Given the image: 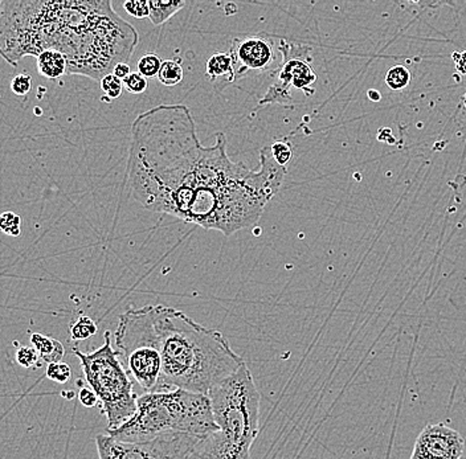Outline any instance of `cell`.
Segmentation results:
<instances>
[{
  "label": "cell",
  "instance_id": "obj_1",
  "mask_svg": "<svg viewBox=\"0 0 466 459\" xmlns=\"http://www.w3.org/2000/svg\"><path fill=\"white\" fill-rule=\"evenodd\" d=\"M215 137L214 146H203L185 105L140 113L131 126L127 163L129 183L140 205L225 236L253 227L280 191L286 167L264 147L260 167L249 169L230 159L223 133Z\"/></svg>",
  "mask_w": 466,
  "mask_h": 459
},
{
  "label": "cell",
  "instance_id": "obj_2",
  "mask_svg": "<svg viewBox=\"0 0 466 459\" xmlns=\"http://www.w3.org/2000/svg\"><path fill=\"white\" fill-rule=\"evenodd\" d=\"M137 44L109 0H0V56L12 66L52 49L66 59V75L101 81Z\"/></svg>",
  "mask_w": 466,
  "mask_h": 459
},
{
  "label": "cell",
  "instance_id": "obj_3",
  "mask_svg": "<svg viewBox=\"0 0 466 459\" xmlns=\"http://www.w3.org/2000/svg\"><path fill=\"white\" fill-rule=\"evenodd\" d=\"M154 321L162 360L156 392L183 389L207 396L245 364L221 331L204 327L180 310L156 305Z\"/></svg>",
  "mask_w": 466,
  "mask_h": 459
},
{
  "label": "cell",
  "instance_id": "obj_4",
  "mask_svg": "<svg viewBox=\"0 0 466 459\" xmlns=\"http://www.w3.org/2000/svg\"><path fill=\"white\" fill-rule=\"evenodd\" d=\"M218 430L208 396L175 389L142 395L136 414L122 427L106 431L118 441L136 442L171 433L205 438Z\"/></svg>",
  "mask_w": 466,
  "mask_h": 459
},
{
  "label": "cell",
  "instance_id": "obj_5",
  "mask_svg": "<svg viewBox=\"0 0 466 459\" xmlns=\"http://www.w3.org/2000/svg\"><path fill=\"white\" fill-rule=\"evenodd\" d=\"M104 337L105 343L93 353H81L75 347L73 353L80 360L86 383L98 397L101 412L106 415L108 430H114L136 414L138 397L133 389V380L113 350L110 331Z\"/></svg>",
  "mask_w": 466,
  "mask_h": 459
},
{
  "label": "cell",
  "instance_id": "obj_6",
  "mask_svg": "<svg viewBox=\"0 0 466 459\" xmlns=\"http://www.w3.org/2000/svg\"><path fill=\"white\" fill-rule=\"evenodd\" d=\"M214 421L236 444L252 447L260 430L261 395L247 363L208 392Z\"/></svg>",
  "mask_w": 466,
  "mask_h": 459
},
{
  "label": "cell",
  "instance_id": "obj_7",
  "mask_svg": "<svg viewBox=\"0 0 466 459\" xmlns=\"http://www.w3.org/2000/svg\"><path fill=\"white\" fill-rule=\"evenodd\" d=\"M117 353L130 379L145 393L156 392L160 377L162 360L159 337L154 321V305L130 307L120 315L114 332Z\"/></svg>",
  "mask_w": 466,
  "mask_h": 459
},
{
  "label": "cell",
  "instance_id": "obj_8",
  "mask_svg": "<svg viewBox=\"0 0 466 459\" xmlns=\"http://www.w3.org/2000/svg\"><path fill=\"white\" fill-rule=\"evenodd\" d=\"M282 65L274 73V81L269 86L264 97L259 101V106L279 104L282 106L295 105L292 89L304 92L306 97L315 93L317 75L311 68L310 46L290 43L285 39L280 40Z\"/></svg>",
  "mask_w": 466,
  "mask_h": 459
},
{
  "label": "cell",
  "instance_id": "obj_9",
  "mask_svg": "<svg viewBox=\"0 0 466 459\" xmlns=\"http://www.w3.org/2000/svg\"><path fill=\"white\" fill-rule=\"evenodd\" d=\"M201 440L171 433L147 441L124 442L109 434H98L95 446L100 459H187Z\"/></svg>",
  "mask_w": 466,
  "mask_h": 459
},
{
  "label": "cell",
  "instance_id": "obj_10",
  "mask_svg": "<svg viewBox=\"0 0 466 459\" xmlns=\"http://www.w3.org/2000/svg\"><path fill=\"white\" fill-rule=\"evenodd\" d=\"M281 37L259 33L234 37L231 41L230 57L234 71V82L265 73L274 75L282 65Z\"/></svg>",
  "mask_w": 466,
  "mask_h": 459
},
{
  "label": "cell",
  "instance_id": "obj_11",
  "mask_svg": "<svg viewBox=\"0 0 466 459\" xmlns=\"http://www.w3.org/2000/svg\"><path fill=\"white\" fill-rule=\"evenodd\" d=\"M415 446L436 459H460L465 441L457 430L440 422L422 429Z\"/></svg>",
  "mask_w": 466,
  "mask_h": 459
},
{
  "label": "cell",
  "instance_id": "obj_12",
  "mask_svg": "<svg viewBox=\"0 0 466 459\" xmlns=\"http://www.w3.org/2000/svg\"><path fill=\"white\" fill-rule=\"evenodd\" d=\"M250 447L236 444L220 430L201 440L187 459H249Z\"/></svg>",
  "mask_w": 466,
  "mask_h": 459
},
{
  "label": "cell",
  "instance_id": "obj_13",
  "mask_svg": "<svg viewBox=\"0 0 466 459\" xmlns=\"http://www.w3.org/2000/svg\"><path fill=\"white\" fill-rule=\"evenodd\" d=\"M205 75L218 93L234 84V71L230 55L224 52L214 53L205 65Z\"/></svg>",
  "mask_w": 466,
  "mask_h": 459
},
{
  "label": "cell",
  "instance_id": "obj_14",
  "mask_svg": "<svg viewBox=\"0 0 466 459\" xmlns=\"http://www.w3.org/2000/svg\"><path fill=\"white\" fill-rule=\"evenodd\" d=\"M31 344L39 353L40 360L47 364L60 363L65 355V348L62 341L53 337H46L41 334H32Z\"/></svg>",
  "mask_w": 466,
  "mask_h": 459
},
{
  "label": "cell",
  "instance_id": "obj_15",
  "mask_svg": "<svg viewBox=\"0 0 466 459\" xmlns=\"http://www.w3.org/2000/svg\"><path fill=\"white\" fill-rule=\"evenodd\" d=\"M36 60H37L39 73L46 78L55 79V78L66 75V69H68L66 59L57 50H52V49L44 50L36 57Z\"/></svg>",
  "mask_w": 466,
  "mask_h": 459
},
{
  "label": "cell",
  "instance_id": "obj_16",
  "mask_svg": "<svg viewBox=\"0 0 466 459\" xmlns=\"http://www.w3.org/2000/svg\"><path fill=\"white\" fill-rule=\"evenodd\" d=\"M186 6V1H180V0H176V1L150 0L149 1V8H150L149 19L154 26L165 24L170 17L178 14Z\"/></svg>",
  "mask_w": 466,
  "mask_h": 459
},
{
  "label": "cell",
  "instance_id": "obj_17",
  "mask_svg": "<svg viewBox=\"0 0 466 459\" xmlns=\"http://www.w3.org/2000/svg\"><path fill=\"white\" fill-rule=\"evenodd\" d=\"M183 66H182V60L180 59H172V60H166L162 62L158 79L166 85V86H175L179 85L183 79Z\"/></svg>",
  "mask_w": 466,
  "mask_h": 459
},
{
  "label": "cell",
  "instance_id": "obj_18",
  "mask_svg": "<svg viewBox=\"0 0 466 459\" xmlns=\"http://www.w3.org/2000/svg\"><path fill=\"white\" fill-rule=\"evenodd\" d=\"M97 324L95 321L89 318V317H80L77 321H75L71 326V337L72 340L76 341H81V340H86L89 337H94L97 332Z\"/></svg>",
  "mask_w": 466,
  "mask_h": 459
},
{
  "label": "cell",
  "instance_id": "obj_19",
  "mask_svg": "<svg viewBox=\"0 0 466 459\" xmlns=\"http://www.w3.org/2000/svg\"><path fill=\"white\" fill-rule=\"evenodd\" d=\"M411 81V73L403 65H395L386 75V84L392 91H402L408 86Z\"/></svg>",
  "mask_w": 466,
  "mask_h": 459
},
{
  "label": "cell",
  "instance_id": "obj_20",
  "mask_svg": "<svg viewBox=\"0 0 466 459\" xmlns=\"http://www.w3.org/2000/svg\"><path fill=\"white\" fill-rule=\"evenodd\" d=\"M21 230V217L12 211H6L0 214V232L7 236L17 237Z\"/></svg>",
  "mask_w": 466,
  "mask_h": 459
},
{
  "label": "cell",
  "instance_id": "obj_21",
  "mask_svg": "<svg viewBox=\"0 0 466 459\" xmlns=\"http://www.w3.org/2000/svg\"><path fill=\"white\" fill-rule=\"evenodd\" d=\"M162 62L160 57L156 53H146L138 62V73L146 78L158 77Z\"/></svg>",
  "mask_w": 466,
  "mask_h": 459
},
{
  "label": "cell",
  "instance_id": "obj_22",
  "mask_svg": "<svg viewBox=\"0 0 466 459\" xmlns=\"http://www.w3.org/2000/svg\"><path fill=\"white\" fill-rule=\"evenodd\" d=\"M101 85V91L106 95L105 101H111V100H117L124 91V82L122 79H120L118 77L114 76L113 73L104 77L100 81Z\"/></svg>",
  "mask_w": 466,
  "mask_h": 459
},
{
  "label": "cell",
  "instance_id": "obj_23",
  "mask_svg": "<svg viewBox=\"0 0 466 459\" xmlns=\"http://www.w3.org/2000/svg\"><path fill=\"white\" fill-rule=\"evenodd\" d=\"M46 376L50 382L57 384H66L72 379V369L66 363H52L48 364Z\"/></svg>",
  "mask_w": 466,
  "mask_h": 459
},
{
  "label": "cell",
  "instance_id": "obj_24",
  "mask_svg": "<svg viewBox=\"0 0 466 459\" xmlns=\"http://www.w3.org/2000/svg\"><path fill=\"white\" fill-rule=\"evenodd\" d=\"M122 82H124V88L126 89V92H129L130 94H142V93L147 91V85H149L147 78L142 76L138 72L130 73Z\"/></svg>",
  "mask_w": 466,
  "mask_h": 459
},
{
  "label": "cell",
  "instance_id": "obj_25",
  "mask_svg": "<svg viewBox=\"0 0 466 459\" xmlns=\"http://www.w3.org/2000/svg\"><path fill=\"white\" fill-rule=\"evenodd\" d=\"M40 360L39 353L33 347H20L16 351V362L20 367L33 368L37 366V362Z\"/></svg>",
  "mask_w": 466,
  "mask_h": 459
},
{
  "label": "cell",
  "instance_id": "obj_26",
  "mask_svg": "<svg viewBox=\"0 0 466 459\" xmlns=\"http://www.w3.org/2000/svg\"><path fill=\"white\" fill-rule=\"evenodd\" d=\"M270 150H272V155H273L274 160L282 167H285L290 162V159L293 156V150H292L290 144L286 143V142H276V143H273L270 146Z\"/></svg>",
  "mask_w": 466,
  "mask_h": 459
},
{
  "label": "cell",
  "instance_id": "obj_27",
  "mask_svg": "<svg viewBox=\"0 0 466 459\" xmlns=\"http://www.w3.org/2000/svg\"><path fill=\"white\" fill-rule=\"evenodd\" d=\"M124 11L133 17L145 19L150 15L149 1L146 0H127L124 3Z\"/></svg>",
  "mask_w": 466,
  "mask_h": 459
},
{
  "label": "cell",
  "instance_id": "obj_28",
  "mask_svg": "<svg viewBox=\"0 0 466 459\" xmlns=\"http://www.w3.org/2000/svg\"><path fill=\"white\" fill-rule=\"evenodd\" d=\"M32 78L28 73H20L11 81V92L16 95H27L31 92Z\"/></svg>",
  "mask_w": 466,
  "mask_h": 459
},
{
  "label": "cell",
  "instance_id": "obj_29",
  "mask_svg": "<svg viewBox=\"0 0 466 459\" xmlns=\"http://www.w3.org/2000/svg\"><path fill=\"white\" fill-rule=\"evenodd\" d=\"M78 400H80L81 405H84L85 408H93V406L100 404L95 392H94L92 388H89V386H82L80 389Z\"/></svg>",
  "mask_w": 466,
  "mask_h": 459
},
{
  "label": "cell",
  "instance_id": "obj_30",
  "mask_svg": "<svg viewBox=\"0 0 466 459\" xmlns=\"http://www.w3.org/2000/svg\"><path fill=\"white\" fill-rule=\"evenodd\" d=\"M453 62H456V71L460 75L466 76V50L464 52H454L451 55Z\"/></svg>",
  "mask_w": 466,
  "mask_h": 459
},
{
  "label": "cell",
  "instance_id": "obj_31",
  "mask_svg": "<svg viewBox=\"0 0 466 459\" xmlns=\"http://www.w3.org/2000/svg\"><path fill=\"white\" fill-rule=\"evenodd\" d=\"M131 72H130V66H129V64H118V65H115V68L113 69V75L115 77H118L120 79H122L124 81V78L126 77L129 76Z\"/></svg>",
  "mask_w": 466,
  "mask_h": 459
},
{
  "label": "cell",
  "instance_id": "obj_32",
  "mask_svg": "<svg viewBox=\"0 0 466 459\" xmlns=\"http://www.w3.org/2000/svg\"><path fill=\"white\" fill-rule=\"evenodd\" d=\"M409 459H436L434 458V457H431L429 454H427V453H424L421 449H419L418 446H415V449H413V451H412V456H411V458Z\"/></svg>",
  "mask_w": 466,
  "mask_h": 459
},
{
  "label": "cell",
  "instance_id": "obj_33",
  "mask_svg": "<svg viewBox=\"0 0 466 459\" xmlns=\"http://www.w3.org/2000/svg\"><path fill=\"white\" fill-rule=\"evenodd\" d=\"M367 95H369V98H370L371 101H373V102H378V101H380V98H382L380 93L378 92V91H375V89L369 91V92H367Z\"/></svg>",
  "mask_w": 466,
  "mask_h": 459
}]
</instances>
